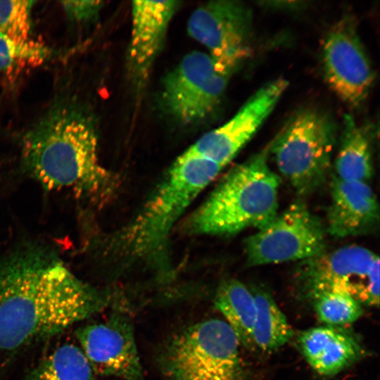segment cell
I'll return each mask as SVG.
<instances>
[{
	"mask_svg": "<svg viewBox=\"0 0 380 380\" xmlns=\"http://www.w3.org/2000/svg\"><path fill=\"white\" fill-rule=\"evenodd\" d=\"M60 3L68 20L74 23L93 20L103 4L100 1H62Z\"/></svg>",
	"mask_w": 380,
	"mask_h": 380,
	"instance_id": "cell-24",
	"label": "cell"
},
{
	"mask_svg": "<svg viewBox=\"0 0 380 380\" xmlns=\"http://www.w3.org/2000/svg\"><path fill=\"white\" fill-rule=\"evenodd\" d=\"M178 4L177 1L132 2L128 65L137 84H143L148 77Z\"/></svg>",
	"mask_w": 380,
	"mask_h": 380,
	"instance_id": "cell-14",
	"label": "cell"
},
{
	"mask_svg": "<svg viewBox=\"0 0 380 380\" xmlns=\"http://www.w3.org/2000/svg\"><path fill=\"white\" fill-rule=\"evenodd\" d=\"M319 321L338 327L350 324L363 314V305L351 296L335 291H321L310 296Z\"/></svg>",
	"mask_w": 380,
	"mask_h": 380,
	"instance_id": "cell-21",
	"label": "cell"
},
{
	"mask_svg": "<svg viewBox=\"0 0 380 380\" xmlns=\"http://www.w3.org/2000/svg\"><path fill=\"white\" fill-rule=\"evenodd\" d=\"M269 145L234 167L191 215L189 232L232 235L258 229L277 214L279 177L268 164Z\"/></svg>",
	"mask_w": 380,
	"mask_h": 380,
	"instance_id": "cell-4",
	"label": "cell"
},
{
	"mask_svg": "<svg viewBox=\"0 0 380 380\" xmlns=\"http://www.w3.org/2000/svg\"><path fill=\"white\" fill-rule=\"evenodd\" d=\"M297 343L308 365L324 376L340 373L364 355V350L357 340L338 327L308 329L299 334Z\"/></svg>",
	"mask_w": 380,
	"mask_h": 380,
	"instance_id": "cell-16",
	"label": "cell"
},
{
	"mask_svg": "<svg viewBox=\"0 0 380 380\" xmlns=\"http://www.w3.org/2000/svg\"><path fill=\"white\" fill-rule=\"evenodd\" d=\"M282 78L262 86L229 121L198 139L186 151L222 167L250 141L270 115L288 87Z\"/></svg>",
	"mask_w": 380,
	"mask_h": 380,
	"instance_id": "cell-13",
	"label": "cell"
},
{
	"mask_svg": "<svg viewBox=\"0 0 380 380\" xmlns=\"http://www.w3.org/2000/svg\"><path fill=\"white\" fill-rule=\"evenodd\" d=\"M25 380H95L94 372L82 350L65 343L45 357Z\"/></svg>",
	"mask_w": 380,
	"mask_h": 380,
	"instance_id": "cell-20",
	"label": "cell"
},
{
	"mask_svg": "<svg viewBox=\"0 0 380 380\" xmlns=\"http://www.w3.org/2000/svg\"><path fill=\"white\" fill-rule=\"evenodd\" d=\"M322 51L324 75L330 88L348 105L360 106L372 87L374 72L352 17H342L331 26Z\"/></svg>",
	"mask_w": 380,
	"mask_h": 380,
	"instance_id": "cell-11",
	"label": "cell"
},
{
	"mask_svg": "<svg viewBox=\"0 0 380 380\" xmlns=\"http://www.w3.org/2000/svg\"><path fill=\"white\" fill-rule=\"evenodd\" d=\"M110 297L77 278L39 247L0 260V351L50 338L100 312Z\"/></svg>",
	"mask_w": 380,
	"mask_h": 380,
	"instance_id": "cell-1",
	"label": "cell"
},
{
	"mask_svg": "<svg viewBox=\"0 0 380 380\" xmlns=\"http://www.w3.org/2000/svg\"><path fill=\"white\" fill-rule=\"evenodd\" d=\"M223 167L184 151L139 214L116 237V251L133 261L161 260L173 226Z\"/></svg>",
	"mask_w": 380,
	"mask_h": 380,
	"instance_id": "cell-3",
	"label": "cell"
},
{
	"mask_svg": "<svg viewBox=\"0 0 380 380\" xmlns=\"http://www.w3.org/2000/svg\"><path fill=\"white\" fill-rule=\"evenodd\" d=\"M50 51L31 38L20 39L0 33V73L42 64Z\"/></svg>",
	"mask_w": 380,
	"mask_h": 380,
	"instance_id": "cell-22",
	"label": "cell"
},
{
	"mask_svg": "<svg viewBox=\"0 0 380 380\" xmlns=\"http://www.w3.org/2000/svg\"><path fill=\"white\" fill-rule=\"evenodd\" d=\"M231 76L218 70L208 53L192 51L164 79L163 106L183 125L202 122L218 108Z\"/></svg>",
	"mask_w": 380,
	"mask_h": 380,
	"instance_id": "cell-8",
	"label": "cell"
},
{
	"mask_svg": "<svg viewBox=\"0 0 380 380\" xmlns=\"http://www.w3.org/2000/svg\"><path fill=\"white\" fill-rule=\"evenodd\" d=\"M325 229L301 201L291 204L245 242L248 265L305 260L325 251Z\"/></svg>",
	"mask_w": 380,
	"mask_h": 380,
	"instance_id": "cell-9",
	"label": "cell"
},
{
	"mask_svg": "<svg viewBox=\"0 0 380 380\" xmlns=\"http://www.w3.org/2000/svg\"><path fill=\"white\" fill-rule=\"evenodd\" d=\"M379 220V203L368 183L334 178L327 215V229L331 235L365 234L374 230Z\"/></svg>",
	"mask_w": 380,
	"mask_h": 380,
	"instance_id": "cell-15",
	"label": "cell"
},
{
	"mask_svg": "<svg viewBox=\"0 0 380 380\" xmlns=\"http://www.w3.org/2000/svg\"><path fill=\"white\" fill-rule=\"evenodd\" d=\"M189 35L203 45L222 72L233 74L251 53L253 15L238 1H213L190 15Z\"/></svg>",
	"mask_w": 380,
	"mask_h": 380,
	"instance_id": "cell-10",
	"label": "cell"
},
{
	"mask_svg": "<svg viewBox=\"0 0 380 380\" xmlns=\"http://www.w3.org/2000/svg\"><path fill=\"white\" fill-rule=\"evenodd\" d=\"M75 335L94 374L145 380L132 321L124 312L115 311L103 323L82 326Z\"/></svg>",
	"mask_w": 380,
	"mask_h": 380,
	"instance_id": "cell-12",
	"label": "cell"
},
{
	"mask_svg": "<svg viewBox=\"0 0 380 380\" xmlns=\"http://www.w3.org/2000/svg\"><path fill=\"white\" fill-rule=\"evenodd\" d=\"M256 305L253 331L254 350L272 353L287 343L293 330L272 296L263 289H251Z\"/></svg>",
	"mask_w": 380,
	"mask_h": 380,
	"instance_id": "cell-19",
	"label": "cell"
},
{
	"mask_svg": "<svg viewBox=\"0 0 380 380\" xmlns=\"http://www.w3.org/2000/svg\"><path fill=\"white\" fill-rule=\"evenodd\" d=\"M214 304L225 318L240 344L249 350H254L253 331L256 305L251 289L236 279L224 281L217 289Z\"/></svg>",
	"mask_w": 380,
	"mask_h": 380,
	"instance_id": "cell-18",
	"label": "cell"
},
{
	"mask_svg": "<svg viewBox=\"0 0 380 380\" xmlns=\"http://www.w3.org/2000/svg\"><path fill=\"white\" fill-rule=\"evenodd\" d=\"M35 1H0V33L20 39H30L31 14Z\"/></svg>",
	"mask_w": 380,
	"mask_h": 380,
	"instance_id": "cell-23",
	"label": "cell"
},
{
	"mask_svg": "<svg viewBox=\"0 0 380 380\" xmlns=\"http://www.w3.org/2000/svg\"><path fill=\"white\" fill-rule=\"evenodd\" d=\"M25 171L49 191L67 190L93 201L110 197L113 175L100 163L91 119L75 101H56L25 134Z\"/></svg>",
	"mask_w": 380,
	"mask_h": 380,
	"instance_id": "cell-2",
	"label": "cell"
},
{
	"mask_svg": "<svg viewBox=\"0 0 380 380\" xmlns=\"http://www.w3.org/2000/svg\"><path fill=\"white\" fill-rule=\"evenodd\" d=\"M335 177L368 183L373 175L369 136L350 115H345L334 162Z\"/></svg>",
	"mask_w": 380,
	"mask_h": 380,
	"instance_id": "cell-17",
	"label": "cell"
},
{
	"mask_svg": "<svg viewBox=\"0 0 380 380\" xmlns=\"http://www.w3.org/2000/svg\"><path fill=\"white\" fill-rule=\"evenodd\" d=\"M379 272L376 254L350 245L303 261L299 277L309 296L335 291L351 296L363 306L378 307Z\"/></svg>",
	"mask_w": 380,
	"mask_h": 380,
	"instance_id": "cell-7",
	"label": "cell"
},
{
	"mask_svg": "<svg viewBox=\"0 0 380 380\" xmlns=\"http://www.w3.org/2000/svg\"><path fill=\"white\" fill-rule=\"evenodd\" d=\"M240 346L225 321L208 319L168 338L158 362L169 380H249Z\"/></svg>",
	"mask_w": 380,
	"mask_h": 380,
	"instance_id": "cell-5",
	"label": "cell"
},
{
	"mask_svg": "<svg viewBox=\"0 0 380 380\" xmlns=\"http://www.w3.org/2000/svg\"><path fill=\"white\" fill-rule=\"evenodd\" d=\"M336 138V126L318 109L303 108L289 120L269 144L279 172L297 193L317 189L328 174Z\"/></svg>",
	"mask_w": 380,
	"mask_h": 380,
	"instance_id": "cell-6",
	"label": "cell"
}]
</instances>
